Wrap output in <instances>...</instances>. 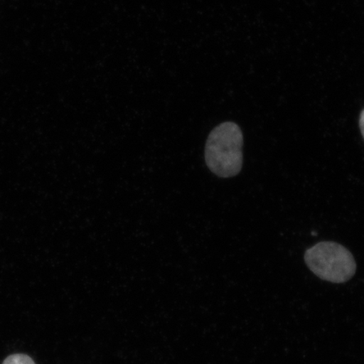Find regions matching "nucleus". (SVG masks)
I'll return each mask as SVG.
<instances>
[{
	"mask_svg": "<svg viewBox=\"0 0 364 364\" xmlns=\"http://www.w3.org/2000/svg\"><path fill=\"white\" fill-rule=\"evenodd\" d=\"M243 134L240 127L226 122L213 129L205 147V161L213 174L223 178L237 176L243 165Z\"/></svg>",
	"mask_w": 364,
	"mask_h": 364,
	"instance_id": "f257e3e1",
	"label": "nucleus"
},
{
	"mask_svg": "<svg viewBox=\"0 0 364 364\" xmlns=\"http://www.w3.org/2000/svg\"><path fill=\"white\" fill-rule=\"evenodd\" d=\"M359 127H360L361 133L364 139V109L360 114V117H359Z\"/></svg>",
	"mask_w": 364,
	"mask_h": 364,
	"instance_id": "20e7f679",
	"label": "nucleus"
},
{
	"mask_svg": "<svg viewBox=\"0 0 364 364\" xmlns=\"http://www.w3.org/2000/svg\"><path fill=\"white\" fill-rule=\"evenodd\" d=\"M304 261L314 274L333 284L346 283L357 270L352 253L343 245L331 241H324L308 249Z\"/></svg>",
	"mask_w": 364,
	"mask_h": 364,
	"instance_id": "f03ea898",
	"label": "nucleus"
},
{
	"mask_svg": "<svg viewBox=\"0 0 364 364\" xmlns=\"http://www.w3.org/2000/svg\"><path fill=\"white\" fill-rule=\"evenodd\" d=\"M3 364H36L33 359L25 354H14L9 356Z\"/></svg>",
	"mask_w": 364,
	"mask_h": 364,
	"instance_id": "7ed1b4c3",
	"label": "nucleus"
}]
</instances>
